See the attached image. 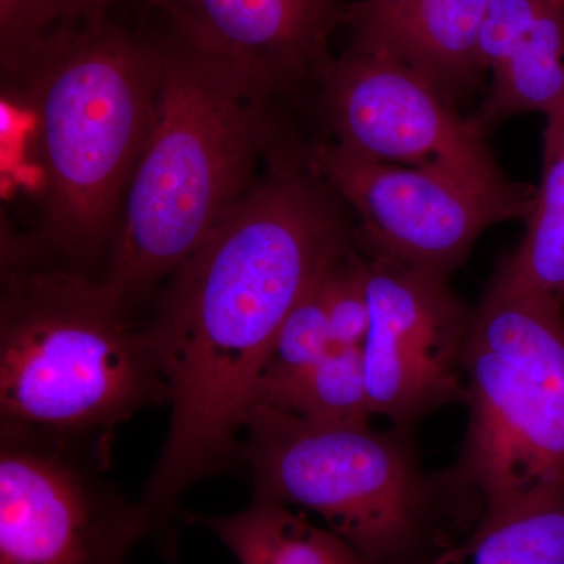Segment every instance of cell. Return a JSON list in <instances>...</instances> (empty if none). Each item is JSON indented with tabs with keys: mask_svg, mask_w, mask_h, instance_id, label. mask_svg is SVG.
Masks as SVG:
<instances>
[{
	"mask_svg": "<svg viewBox=\"0 0 564 564\" xmlns=\"http://www.w3.org/2000/svg\"><path fill=\"white\" fill-rule=\"evenodd\" d=\"M333 196L299 163L278 162L162 285L147 332L172 413L140 497L159 532L193 485L240 462L282 323L351 243Z\"/></svg>",
	"mask_w": 564,
	"mask_h": 564,
	"instance_id": "1",
	"label": "cell"
},
{
	"mask_svg": "<svg viewBox=\"0 0 564 564\" xmlns=\"http://www.w3.org/2000/svg\"><path fill=\"white\" fill-rule=\"evenodd\" d=\"M2 65L39 169V236L21 243L93 274L154 126L161 44L111 13L54 25Z\"/></svg>",
	"mask_w": 564,
	"mask_h": 564,
	"instance_id": "2",
	"label": "cell"
},
{
	"mask_svg": "<svg viewBox=\"0 0 564 564\" xmlns=\"http://www.w3.org/2000/svg\"><path fill=\"white\" fill-rule=\"evenodd\" d=\"M147 321L101 276L7 242L0 291V425L109 441L169 404Z\"/></svg>",
	"mask_w": 564,
	"mask_h": 564,
	"instance_id": "3",
	"label": "cell"
},
{
	"mask_svg": "<svg viewBox=\"0 0 564 564\" xmlns=\"http://www.w3.org/2000/svg\"><path fill=\"white\" fill-rule=\"evenodd\" d=\"M158 43L162 73L154 126L122 199L101 274L135 310L259 181L256 170L274 141L269 96L228 70Z\"/></svg>",
	"mask_w": 564,
	"mask_h": 564,
	"instance_id": "4",
	"label": "cell"
},
{
	"mask_svg": "<svg viewBox=\"0 0 564 564\" xmlns=\"http://www.w3.org/2000/svg\"><path fill=\"white\" fill-rule=\"evenodd\" d=\"M408 430L315 422L258 404L240 462L254 499L314 511L372 564H417L466 536L478 513L451 477L423 473Z\"/></svg>",
	"mask_w": 564,
	"mask_h": 564,
	"instance_id": "5",
	"label": "cell"
},
{
	"mask_svg": "<svg viewBox=\"0 0 564 564\" xmlns=\"http://www.w3.org/2000/svg\"><path fill=\"white\" fill-rule=\"evenodd\" d=\"M563 310L496 274L474 311L469 423L451 480L477 525L564 497Z\"/></svg>",
	"mask_w": 564,
	"mask_h": 564,
	"instance_id": "6",
	"label": "cell"
},
{
	"mask_svg": "<svg viewBox=\"0 0 564 564\" xmlns=\"http://www.w3.org/2000/svg\"><path fill=\"white\" fill-rule=\"evenodd\" d=\"M111 444L0 425V564H131L159 530L107 477Z\"/></svg>",
	"mask_w": 564,
	"mask_h": 564,
	"instance_id": "7",
	"label": "cell"
},
{
	"mask_svg": "<svg viewBox=\"0 0 564 564\" xmlns=\"http://www.w3.org/2000/svg\"><path fill=\"white\" fill-rule=\"evenodd\" d=\"M300 161L358 215L362 250L448 276L496 223L527 217L534 191H491L443 170L361 158L314 143Z\"/></svg>",
	"mask_w": 564,
	"mask_h": 564,
	"instance_id": "8",
	"label": "cell"
},
{
	"mask_svg": "<svg viewBox=\"0 0 564 564\" xmlns=\"http://www.w3.org/2000/svg\"><path fill=\"white\" fill-rule=\"evenodd\" d=\"M334 143L361 158L443 170L491 191L522 187L494 161L486 133L436 87L388 52L351 41L321 82Z\"/></svg>",
	"mask_w": 564,
	"mask_h": 564,
	"instance_id": "9",
	"label": "cell"
},
{
	"mask_svg": "<svg viewBox=\"0 0 564 564\" xmlns=\"http://www.w3.org/2000/svg\"><path fill=\"white\" fill-rule=\"evenodd\" d=\"M370 323L362 345L373 415L410 429L466 403L473 314L444 274L366 251Z\"/></svg>",
	"mask_w": 564,
	"mask_h": 564,
	"instance_id": "10",
	"label": "cell"
},
{
	"mask_svg": "<svg viewBox=\"0 0 564 564\" xmlns=\"http://www.w3.org/2000/svg\"><path fill=\"white\" fill-rule=\"evenodd\" d=\"M155 14L151 36L239 77L272 98L318 84L332 39L348 24L345 0H140Z\"/></svg>",
	"mask_w": 564,
	"mask_h": 564,
	"instance_id": "11",
	"label": "cell"
},
{
	"mask_svg": "<svg viewBox=\"0 0 564 564\" xmlns=\"http://www.w3.org/2000/svg\"><path fill=\"white\" fill-rule=\"evenodd\" d=\"M489 0H356L352 40L388 52L432 82L448 101L480 77L475 44Z\"/></svg>",
	"mask_w": 564,
	"mask_h": 564,
	"instance_id": "12",
	"label": "cell"
},
{
	"mask_svg": "<svg viewBox=\"0 0 564 564\" xmlns=\"http://www.w3.org/2000/svg\"><path fill=\"white\" fill-rule=\"evenodd\" d=\"M184 519L214 534L239 564H372L328 527L272 500L252 497L239 513H184Z\"/></svg>",
	"mask_w": 564,
	"mask_h": 564,
	"instance_id": "13",
	"label": "cell"
},
{
	"mask_svg": "<svg viewBox=\"0 0 564 564\" xmlns=\"http://www.w3.org/2000/svg\"><path fill=\"white\" fill-rule=\"evenodd\" d=\"M545 118L543 177L527 215L525 237L496 274L564 304V102Z\"/></svg>",
	"mask_w": 564,
	"mask_h": 564,
	"instance_id": "14",
	"label": "cell"
},
{
	"mask_svg": "<svg viewBox=\"0 0 564 564\" xmlns=\"http://www.w3.org/2000/svg\"><path fill=\"white\" fill-rule=\"evenodd\" d=\"M491 74L486 101L473 118L485 133L513 115H547L563 104L564 9L551 3Z\"/></svg>",
	"mask_w": 564,
	"mask_h": 564,
	"instance_id": "15",
	"label": "cell"
},
{
	"mask_svg": "<svg viewBox=\"0 0 564 564\" xmlns=\"http://www.w3.org/2000/svg\"><path fill=\"white\" fill-rule=\"evenodd\" d=\"M258 404L315 422H370L362 347L336 348L304 372L261 386Z\"/></svg>",
	"mask_w": 564,
	"mask_h": 564,
	"instance_id": "16",
	"label": "cell"
},
{
	"mask_svg": "<svg viewBox=\"0 0 564 564\" xmlns=\"http://www.w3.org/2000/svg\"><path fill=\"white\" fill-rule=\"evenodd\" d=\"M417 564H564V497L475 525L462 540Z\"/></svg>",
	"mask_w": 564,
	"mask_h": 564,
	"instance_id": "17",
	"label": "cell"
},
{
	"mask_svg": "<svg viewBox=\"0 0 564 564\" xmlns=\"http://www.w3.org/2000/svg\"><path fill=\"white\" fill-rule=\"evenodd\" d=\"M322 276L282 323L258 389L304 372L336 350L323 302Z\"/></svg>",
	"mask_w": 564,
	"mask_h": 564,
	"instance_id": "18",
	"label": "cell"
},
{
	"mask_svg": "<svg viewBox=\"0 0 564 564\" xmlns=\"http://www.w3.org/2000/svg\"><path fill=\"white\" fill-rule=\"evenodd\" d=\"M323 302L334 348L362 347L369 332L366 252L358 239L345 248L322 276Z\"/></svg>",
	"mask_w": 564,
	"mask_h": 564,
	"instance_id": "19",
	"label": "cell"
},
{
	"mask_svg": "<svg viewBox=\"0 0 564 564\" xmlns=\"http://www.w3.org/2000/svg\"><path fill=\"white\" fill-rule=\"evenodd\" d=\"M124 2L129 0H22L13 18L0 25L2 58L17 54L54 25L111 14Z\"/></svg>",
	"mask_w": 564,
	"mask_h": 564,
	"instance_id": "20",
	"label": "cell"
},
{
	"mask_svg": "<svg viewBox=\"0 0 564 564\" xmlns=\"http://www.w3.org/2000/svg\"><path fill=\"white\" fill-rule=\"evenodd\" d=\"M551 3L549 0H489L475 44V62L480 73H492Z\"/></svg>",
	"mask_w": 564,
	"mask_h": 564,
	"instance_id": "21",
	"label": "cell"
},
{
	"mask_svg": "<svg viewBox=\"0 0 564 564\" xmlns=\"http://www.w3.org/2000/svg\"><path fill=\"white\" fill-rule=\"evenodd\" d=\"M177 533L170 530L169 533L163 534L161 554L166 564H181L180 547H177Z\"/></svg>",
	"mask_w": 564,
	"mask_h": 564,
	"instance_id": "22",
	"label": "cell"
},
{
	"mask_svg": "<svg viewBox=\"0 0 564 564\" xmlns=\"http://www.w3.org/2000/svg\"><path fill=\"white\" fill-rule=\"evenodd\" d=\"M22 0H0V25L9 22L17 10L20 9Z\"/></svg>",
	"mask_w": 564,
	"mask_h": 564,
	"instance_id": "23",
	"label": "cell"
},
{
	"mask_svg": "<svg viewBox=\"0 0 564 564\" xmlns=\"http://www.w3.org/2000/svg\"><path fill=\"white\" fill-rule=\"evenodd\" d=\"M549 2L555 3V6L562 7V9H564V0H549Z\"/></svg>",
	"mask_w": 564,
	"mask_h": 564,
	"instance_id": "24",
	"label": "cell"
}]
</instances>
